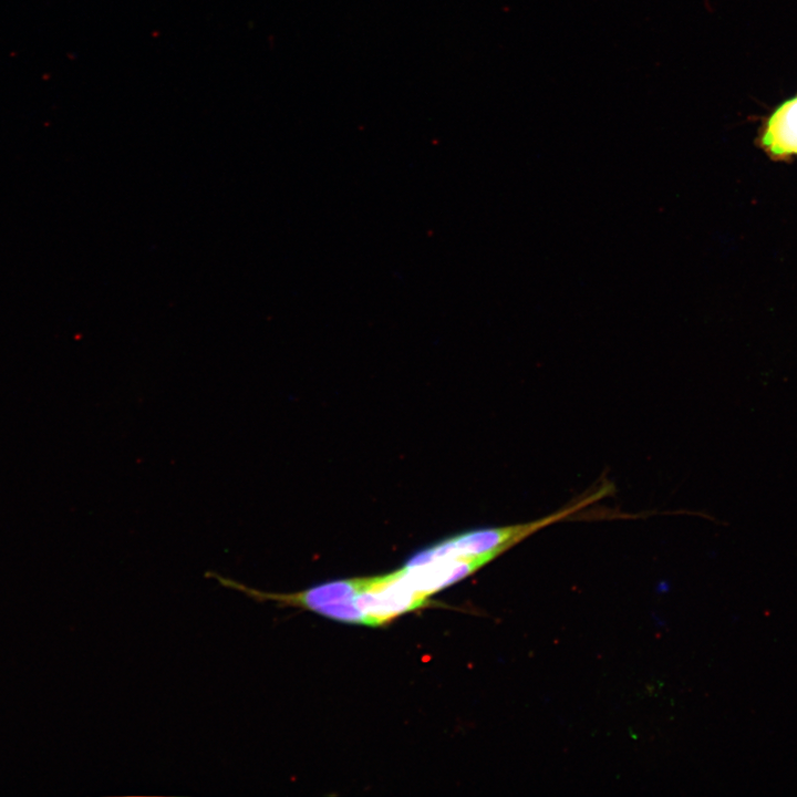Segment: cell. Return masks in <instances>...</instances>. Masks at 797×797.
Instances as JSON below:
<instances>
[{"instance_id": "obj_2", "label": "cell", "mask_w": 797, "mask_h": 797, "mask_svg": "<svg viewBox=\"0 0 797 797\" xmlns=\"http://www.w3.org/2000/svg\"><path fill=\"white\" fill-rule=\"evenodd\" d=\"M353 602L365 615L368 625L379 627L402 613L424 607L427 597L411 587L401 569L368 578L365 587L353 598Z\"/></svg>"}, {"instance_id": "obj_4", "label": "cell", "mask_w": 797, "mask_h": 797, "mask_svg": "<svg viewBox=\"0 0 797 797\" xmlns=\"http://www.w3.org/2000/svg\"><path fill=\"white\" fill-rule=\"evenodd\" d=\"M759 143L772 159L797 156V95L782 102L766 117Z\"/></svg>"}, {"instance_id": "obj_3", "label": "cell", "mask_w": 797, "mask_h": 797, "mask_svg": "<svg viewBox=\"0 0 797 797\" xmlns=\"http://www.w3.org/2000/svg\"><path fill=\"white\" fill-rule=\"evenodd\" d=\"M488 557L438 559L402 569L405 580L424 597L451 586L490 561Z\"/></svg>"}, {"instance_id": "obj_1", "label": "cell", "mask_w": 797, "mask_h": 797, "mask_svg": "<svg viewBox=\"0 0 797 797\" xmlns=\"http://www.w3.org/2000/svg\"><path fill=\"white\" fill-rule=\"evenodd\" d=\"M598 500L594 493L540 519L506 527L472 530L451 537L412 556L404 567H415L438 559L488 557L494 559L534 532L581 511Z\"/></svg>"}]
</instances>
